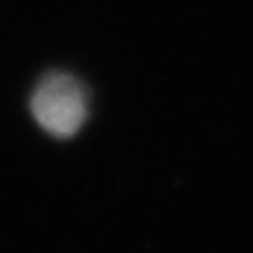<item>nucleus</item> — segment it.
Returning <instances> with one entry per match:
<instances>
[{
	"label": "nucleus",
	"instance_id": "obj_1",
	"mask_svg": "<svg viewBox=\"0 0 253 253\" xmlns=\"http://www.w3.org/2000/svg\"><path fill=\"white\" fill-rule=\"evenodd\" d=\"M30 109H33V118L50 135L68 138L83 126L85 115H88L85 88L71 74H59V71L47 74L36 85V91L30 97Z\"/></svg>",
	"mask_w": 253,
	"mask_h": 253
}]
</instances>
